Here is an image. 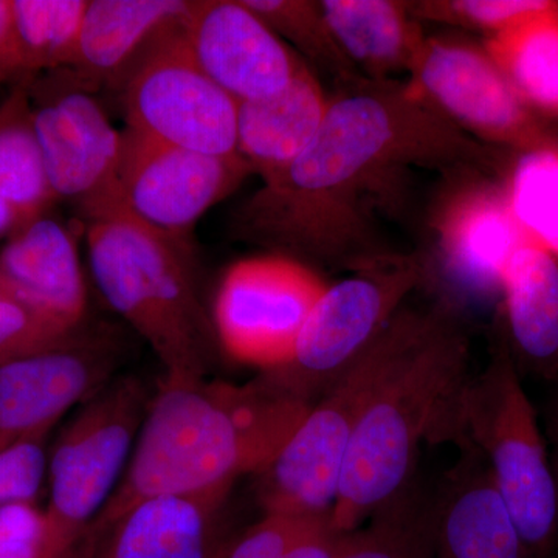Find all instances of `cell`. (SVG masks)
I'll use <instances>...</instances> for the list:
<instances>
[{
    "label": "cell",
    "mask_w": 558,
    "mask_h": 558,
    "mask_svg": "<svg viewBox=\"0 0 558 558\" xmlns=\"http://www.w3.org/2000/svg\"><path fill=\"white\" fill-rule=\"evenodd\" d=\"M87 328H73L21 301L0 296V366L36 352L62 347Z\"/></svg>",
    "instance_id": "cell-31"
},
{
    "label": "cell",
    "mask_w": 558,
    "mask_h": 558,
    "mask_svg": "<svg viewBox=\"0 0 558 558\" xmlns=\"http://www.w3.org/2000/svg\"><path fill=\"white\" fill-rule=\"evenodd\" d=\"M521 101L558 119V2L484 44Z\"/></svg>",
    "instance_id": "cell-24"
},
{
    "label": "cell",
    "mask_w": 558,
    "mask_h": 558,
    "mask_svg": "<svg viewBox=\"0 0 558 558\" xmlns=\"http://www.w3.org/2000/svg\"><path fill=\"white\" fill-rule=\"evenodd\" d=\"M328 284L278 253L238 260L220 281L213 322L220 352L266 373L286 365Z\"/></svg>",
    "instance_id": "cell-10"
},
{
    "label": "cell",
    "mask_w": 558,
    "mask_h": 558,
    "mask_svg": "<svg viewBox=\"0 0 558 558\" xmlns=\"http://www.w3.org/2000/svg\"><path fill=\"white\" fill-rule=\"evenodd\" d=\"M425 312L400 310L369 351L315 403L269 468L255 476L264 513L329 515L360 417L414 336Z\"/></svg>",
    "instance_id": "cell-6"
},
{
    "label": "cell",
    "mask_w": 558,
    "mask_h": 558,
    "mask_svg": "<svg viewBox=\"0 0 558 558\" xmlns=\"http://www.w3.org/2000/svg\"><path fill=\"white\" fill-rule=\"evenodd\" d=\"M469 340L446 306L425 312L409 348L363 411L330 521L349 532L416 478L422 442H454L470 379Z\"/></svg>",
    "instance_id": "cell-3"
},
{
    "label": "cell",
    "mask_w": 558,
    "mask_h": 558,
    "mask_svg": "<svg viewBox=\"0 0 558 558\" xmlns=\"http://www.w3.org/2000/svg\"><path fill=\"white\" fill-rule=\"evenodd\" d=\"M486 462L532 558H558V488L545 432L502 344L470 379L457 444Z\"/></svg>",
    "instance_id": "cell-5"
},
{
    "label": "cell",
    "mask_w": 558,
    "mask_h": 558,
    "mask_svg": "<svg viewBox=\"0 0 558 558\" xmlns=\"http://www.w3.org/2000/svg\"><path fill=\"white\" fill-rule=\"evenodd\" d=\"M410 75V89L465 134L521 154L556 146L484 47L425 38Z\"/></svg>",
    "instance_id": "cell-12"
},
{
    "label": "cell",
    "mask_w": 558,
    "mask_h": 558,
    "mask_svg": "<svg viewBox=\"0 0 558 558\" xmlns=\"http://www.w3.org/2000/svg\"><path fill=\"white\" fill-rule=\"evenodd\" d=\"M256 16L299 49L301 57L325 70L341 86L365 78L340 49L319 2L310 0H242Z\"/></svg>",
    "instance_id": "cell-28"
},
{
    "label": "cell",
    "mask_w": 558,
    "mask_h": 558,
    "mask_svg": "<svg viewBox=\"0 0 558 558\" xmlns=\"http://www.w3.org/2000/svg\"><path fill=\"white\" fill-rule=\"evenodd\" d=\"M153 398L145 380L119 374L81 403L49 454L43 558H69L84 529L112 497Z\"/></svg>",
    "instance_id": "cell-7"
},
{
    "label": "cell",
    "mask_w": 558,
    "mask_h": 558,
    "mask_svg": "<svg viewBox=\"0 0 558 558\" xmlns=\"http://www.w3.org/2000/svg\"><path fill=\"white\" fill-rule=\"evenodd\" d=\"M319 5L340 49L365 78L389 81L410 72L425 36L407 2L323 0Z\"/></svg>",
    "instance_id": "cell-23"
},
{
    "label": "cell",
    "mask_w": 558,
    "mask_h": 558,
    "mask_svg": "<svg viewBox=\"0 0 558 558\" xmlns=\"http://www.w3.org/2000/svg\"><path fill=\"white\" fill-rule=\"evenodd\" d=\"M343 534L344 532L337 531L332 526V521H329L281 558H333Z\"/></svg>",
    "instance_id": "cell-35"
},
{
    "label": "cell",
    "mask_w": 558,
    "mask_h": 558,
    "mask_svg": "<svg viewBox=\"0 0 558 558\" xmlns=\"http://www.w3.org/2000/svg\"><path fill=\"white\" fill-rule=\"evenodd\" d=\"M241 156L220 157L123 131L121 201L153 229L189 240L197 220L252 174Z\"/></svg>",
    "instance_id": "cell-13"
},
{
    "label": "cell",
    "mask_w": 558,
    "mask_h": 558,
    "mask_svg": "<svg viewBox=\"0 0 558 558\" xmlns=\"http://www.w3.org/2000/svg\"><path fill=\"white\" fill-rule=\"evenodd\" d=\"M123 347L87 326L75 340L0 366V453L46 435L72 407L119 376Z\"/></svg>",
    "instance_id": "cell-14"
},
{
    "label": "cell",
    "mask_w": 558,
    "mask_h": 558,
    "mask_svg": "<svg viewBox=\"0 0 558 558\" xmlns=\"http://www.w3.org/2000/svg\"><path fill=\"white\" fill-rule=\"evenodd\" d=\"M25 84L72 69L89 0H11Z\"/></svg>",
    "instance_id": "cell-27"
},
{
    "label": "cell",
    "mask_w": 558,
    "mask_h": 558,
    "mask_svg": "<svg viewBox=\"0 0 558 558\" xmlns=\"http://www.w3.org/2000/svg\"><path fill=\"white\" fill-rule=\"evenodd\" d=\"M183 35L199 68L236 102L278 94L310 69L242 0H191Z\"/></svg>",
    "instance_id": "cell-15"
},
{
    "label": "cell",
    "mask_w": 558,
    "mask_h": 558,
    "mask_svg": "<svg viewBox=\"0 0 558 558\" xmlns=\"http://www.w3.org/2000/svg\"><path fill=\"white\" fill-rule=\"evenodd\" d=\"M49 435L35 436L0 453V508L38 497L49 468Z\"/></svg>",
    "instance_id": "cell-32"
},
{
    "label": "cell",
    "mask_w": 558,
    "mask_h": 558,
    "mask_svg": "<svg viewBox=\"0 0 558 558\" xmlns=\"http://www.w3.org/2000/svg\"><path fill=\"white\" fill-rule=\"evenodd\" d=\"M554 3L553 0H428L407 2V7L414 20L444 22L494 36Z\"/></svg>",
    "instance_id": "cell-30"
},
{
    "label": "cell",
    "mask_w": 558,
    "mask_h": 558,
    "mask_svg": "<svg viewBox=\"0 0 558 558\" xmlns=\"http://www.w3.org/2000/svg\"><path fill=\"white\" fill-rule=\"evenodd\" d=\"M46 538V512L35 501L0 508V558H43Z\"/></svg>",
    "instance_id": "cell-33"
},
{
    "label": "cell",
    "mask_w": 558,
    "mask_h": 558,
    "mask_svg": "<svg viewBox=\"0 0 558 558\" xmlns=\"http://www.w3.org/2000/svg\"><path fill=\"white\" fill-rule=\"evenodd\" d=\"M439 236L450 277L480 299L501 295L506 267L529 241L510 211L506 191L488 183L451 199L440 216Z\"/></svg>",
    "instance_id": "cell-19"
},
{
    "label": "cell",
    "mask_w": 558,
    "mask_h": 558,
    "mask_svg": "<svg viewBox=\"0 0 558 558\" xmlns=\"http://www.w3.org/2000/svg\"><path fill=\"white\" fill-rule=\"evenodd\" d=\"M0 90H2V89H0ZM0 101H2V98H0Z\"/></svg>",
    "instance_id": "cell-39"
},
{
    "label": "cell",
    "mask_w": 558,
    "mask_h": 558,
    "mask_svg": "<svg viewBox=\"0 0 558 558\" xmlns=\"http://www.w3.org/2000/svg\"><path fill=\"white\" fill-rule=\"evenodd\" d=\"M422 277L416 256L388 255L357 267L325 290L289 362L260 376L312 409L379 340Z\"/></svg>",
    "instance_id": "cell-8"
},
{
    "label": "cell",
    "mask_w": 558,
    "mask_h": 558,
    "mask_svg": "<svg viewBox=\"0 0 558 558\" xmlns=\"http://www.w3.org/2000/svg\"><path fill=\"white\" fill-rule=\"evenodd\" d=\"M435 490L436 558H532L486 462L469 444Z\"/></svg>",
    "instance_id": "cell-17"
},
{
    "label": "cell",
    "mask_w": 558,
    "mask_h": 558,
    "mask_svg": "<svg viewBox=\"0 0 558 558\" xmlns=\"http://www.w3.org/2000/svg\"><path fill=\"white\" fill-rule=\"evenodd\" d=\"M0 296H10V299H14L13 293H11L9 282L3 278L2 271H0Z\"/></svg>",
    "instance_id": "cell-38"
},
{
    "label": "cell",
    "mask_w": 558,
    "mask_h": 558,
    "mask_svg": "<svg viewBox=\"0 0 558 558\" xmlns=\"http://www.w3.org/2000/svg\"><path fill=\"white\" fill-rule=\"evenodd\" d=\"M25 86L20 47L14 32L13 3L0 0V89Z\"/></svg>",
    "instance_id": "cell-34"
},
{
    "label": "cell",
    "mask_w": 558,
    "mask_h": 558,
    "mask_svg": "<svg viewBox=\"0 0 558 558\" xmlns=\"http://www.w3.org/2000/svg\"><path fill=\"white\" fill-rule=\"evenodd\" d=\"M505 191L527 240L558 259L557 146L521 154Z\"/></svg>",
    "instance_id": "cell-29"
},
{
    "label": "cell",
    "mask_w": 558,
    "mask_h": 558,
    "mask_svg": "<svg viewBox=\"0 0 558 558\" xmlns=\"http://www.w3.org/2000/svg\"><path fill=\"white\" fill-rule=\"evenodd\" d=\"M231 488L140 501L117 519L89 524L69 558H213Z\"/></svg>",
    "instance_id": "cell-16"
},
{
    "label": "cell",
    "mask_w": 558,
    "mask_h": 558,
    "mask_svg": "<svg viewBox=\"0 0 558 558\" xmlns=\"http://www.w3.org/2000/svg\"><path fill=\"white\" fill-rule=\"evenodd\" d=\"M328 106L310 69L278 94L238 102V153L263 183L269 182L307 149Z\"/></svg>",
    "instance_id": "cell-22"
},
{
    "label": "cell",
    "mask_w": 558,
    "mask_h": 558,
    "mask_svg": "<svg viewBox=\"0 0 558 558\" xmlns=\"http://www.w3.org/2000/svg\"><path fill=\"white\" fill-rule=\"evenodd\" d=\"M545 432L546 442H548L550 462H553L554 476L558 488V385L554 389L545 409Z\"/></svg>",
    "instance_id": "cell-36"
},
{
    "label": "cell",
    "mask_w": 558,
    "mask_h": 558,
    "mask_svg": "<svg viewBox=\"0 0 558 558\" xmlns=\"http://www.w3.org/2000/svg\"><path fill=\"white\" fill-rule=\"evenodd\" d=\"M190 5L191 0H89L70 70L92 94L116 89L149 40L185 21Z\"/></svg>",
    "instance_id": "cell-21"
},
{
    "label": "cell",
    "mask_w": 558,
    "mask_h": 558,
    "mask_svg": "<svg viewBox=\"0 0 558 558\" xmlns=\"http://www.w3.org/2000/svg\"><path fill=\"white\" fill-rule=\"evenodd\" d=\"M0 194L17 209L22 223L50 211L58 202L47 178L25 86L11 87L0 101Z\"/></svg>",
    "instance_id": "cell-26"
},
{
    "label": "cell",
    "mask_w": 558,
    "mask_h": 558,
    "mask_svg": "<svg viewBox=\"0 0 558 558\" xmlns=\"http://www.w3.org/2000/svg\"><path fill=\"white\" fill-rule=\"evenodd\" d=\"M116 90L128 130L209 156H240L238 102L194 60L183 22L149 40Z\"/></svg>",
    "instance_id": "cell-9"
},
{
    "label": "cell",
    "mask_w": 558,
    "mask_h": 558,
    "mask_svg": "<svg viewBox=\"0 0 558 558\" xmlns=\"http://www.w3.org/2000/svg\"><path fill=\"white\" fill-rule=\"evenodd\" d=\"M263 376L244 385L161 381L119 487L90 524L140 501L233 487L269 468L310 413Z\"/></svg>",
    "instance_id": "cell-2"
},
{
    "label": "cell",
    "mask_w": 558,
    "mask_h": 558,
    "mask_svg": "<svg viewBox=\"0 0 558 558\" xmlns=\"http://www.w3.org/2000/svg\"><path fill=\"white\" fill-rule=\"evenodd\" d=\"M435 517V492L414 478L365 526L344 532L333 558H436Z\"/></svg>",
    "instance_id": "cell-25"
},
{
    "label": "cell",
    "mask_w": 558,
    "mask_h": 558,
    "mask_svg": "<svg viewBox=\"0 0 558 558\" xmlns=\"http://www.w3.org/2000/svg\"><path fill=\"white\" fill-rule=\"evenodd\" d=\"M14 300L64 323L86 325L87 292L78 240L50 211L21 223L0 250Z\"/></svg>",
    "instance_id": "cell-18"
},
{
    "label": "cell",
    "mask_w": 558,
    "mask_h": 558,
    "mask_svg": "<svg viewBox=\"0 0 558 558\" xmlns=\"http://www.w3.org/2000/svg\"><path fill=\"white\" fill-rule=\"evenodd\" d=\"M307 149L231 215L234 240L311 266L384 258L377 216L398 208L411 170L487 171L492 149L418 98L409 84L341 86Z\"/></svg>",
    "instance_id": "cell-1"
},
{
    "label": "cell",
    "mask_w": 558,
    "mask_h": 558,
    "mask_svg": "<svg viewBox=\"0 0 558 558\" xmlns=\"http://www.w3.org/2000/svg\"><path fill=\"white\" fill-rule=\"evenodd\" d=\"M33 126L57 201L80 215L120 197L123 132L70 69L43 73L27 87Z\"/></svg>",
    "instance_id": "cell-11"
},
{
    "label": "cell",
    "mask_w": 558,
    "mask_h": 558,
    "mask_svg": "<svg viewBox=\"0 0 558 558\" xmlns=\"http://www.w3.org/2000/svg\"><path fill=\"white\" fill-rule=\"evenodd\" d=\"M21 223L22 219L17 209L3 194H0V240H9Z\"/></svg>",
    "instance_id": "cell-37"
},
{
    "label": "cell",
    "mask_w": 558,
    "mask_h": 558,
    "mask_svg": "<svg viewBox=\"0 0 558 558\" xmlns=\"http://www.w3.org/2000/svg\"><path fill=\"white\" fill-rule=\"evenodd\" d=\"M81 218L95 284L156 352L165 380L208 379L222 352L190 240L142 222L121 197Z\"/></svg>",
    "instance_id": "cell-4"
},
{
    "label": "cell",
    "mask_w": 558,
    "mask_h": 558,
    "mask_svg": "<svg viewBox=\"0 0 558 558\" xmlns=\"http://www.w3.org/2000/svg\"><path fill=\"white\" fill-rule=\"evenodd\" d=\"M502 343L521 376L558 380V259L527 241L501 281Z\"/></svg>",
    "instance_id": "cell-20"
}]
</instances>
